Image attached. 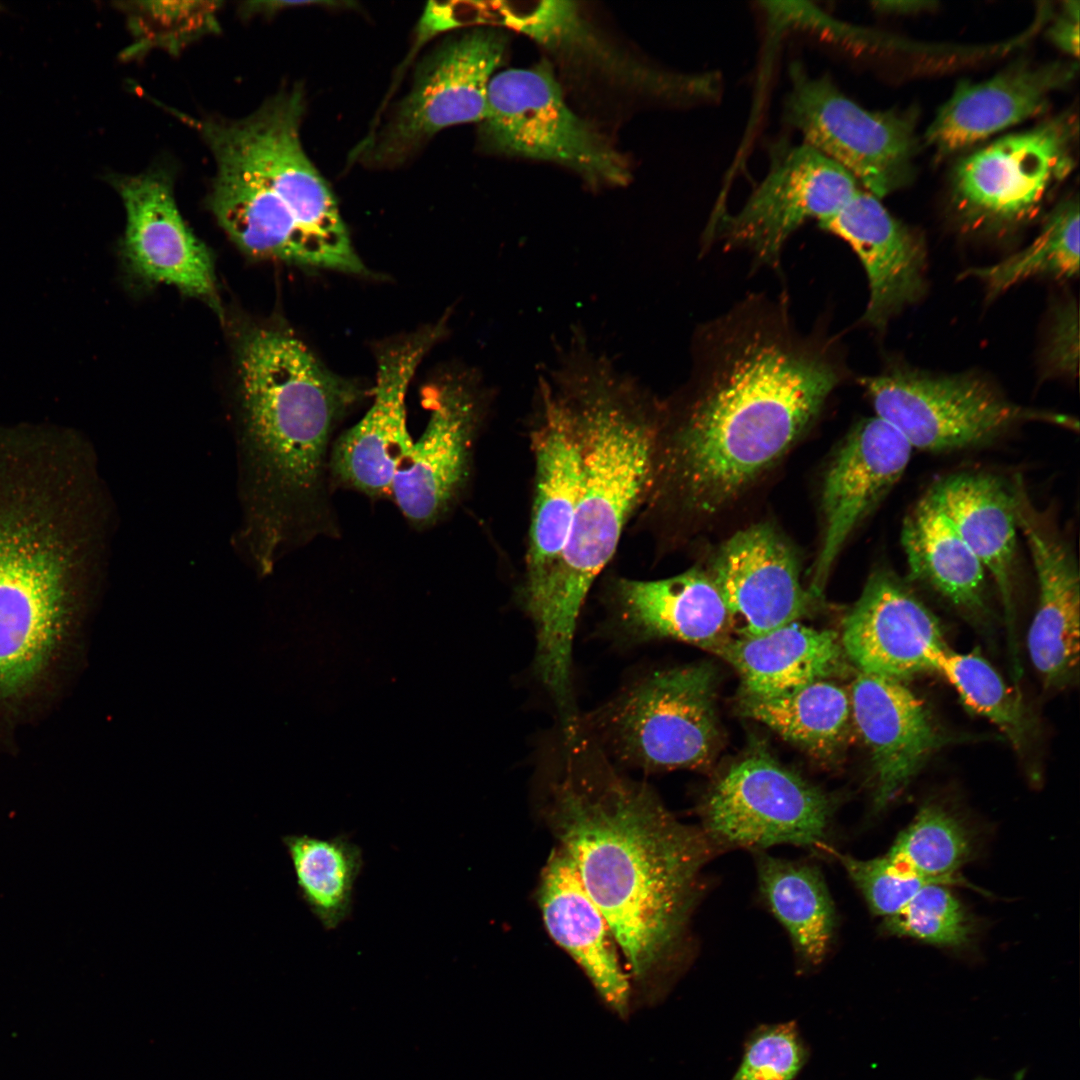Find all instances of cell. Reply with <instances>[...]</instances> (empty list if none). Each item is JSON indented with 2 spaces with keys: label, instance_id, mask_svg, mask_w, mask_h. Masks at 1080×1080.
<instances>
[{
  "label": "cell",
  "instance_id": "cell-1",
  "mask_svg": "<svg viewBox=\"0 0 1080 1080\" xmlns=\"http://www.w3.org/2000/svg\"><path fill=\"white\" fill-rule=\"evenodd\" d=\"M785 302L753 296L699 330L689 398L657 440L648 498L711 515L815 420L840 383L831 337L802 335Z\"/></svg>",
  "mask_w": 1080,
  "mask_h": 1080
},
{
  "label": "cell",
  "instance_id": "cell-2",
  "mask_svg": "<svg viewBox=\"0 0 1080 1080\" xmlns=\"http://www.w3.org/2000/svg\"><path fill=\"white\" fill-rule=\"evenodd\" d=\"M539 811L611 928L635 1009L657 1004L688 961L704 869L721 851L604 760L567 764Z\"/></svg>",
  "mask_w": 1080,
  "mask_h": 1080
},
{
  "label": "cell",
  "instance_id": "cell-3",
  "mask_svg": "<svg viewBox=\"0 0 1080 1080\" xmlns=\"http://www.w3.org/2000/svg\"><path fill=\"white\" fill-rule=\"evenodd\" d=\"M106 502L65 461L0 446V700L24 695L101 568Z\"/></svg>",
  "mask_w": 1080,
  "mask_h": 1080
},
{
  "label": "cell",
  "instance_id": "cell-4",
  "mask_svg": "<svg viewBox=\"0 0 1080 1080\" xmlns=\"http://www.w3.org/2000/svg\"><path fill=\"white\" fill-rule=\"evenodd\" d=\"M558 368L552 386L568 406L580 439V491L561 562L526 611L535 628V664L551 673L571 667L586 596L614 555L626 523L647 499L660 430L655 402L608 360L586 354Z\"/></svg>",
  "mask_w": 1080,
  "mask_h": 1080
},
{
  "label": "cell",
  "instance_id": "cell-5",
  "mask_svg": "<svg viewBox=\"0 0 1080 1080\" xmlns=\"http://www.w3.org/2000/svg\"><path fill=\"white\" fill-rule=\"evenodd\" d=\"M239 371L242 520L271 537L324 530L336 517L329 477L334 431L362 390L277 328L244 335Z\"/></svg>",
  "mask_w": 1080,
  "mask_h": 1080
},
{
  "label": "cell",
  "instance_id": "cell-6",
  "mask_svg": "<svg viewBox=\"0 0 1080 1080\" xmlns=\"http://www.w3.org/2000/svg\"><path fill=\"white\" fill-rule=\"evenodd\" d=\"M304 106L302 90L295 87L240 120L190 122L214 158L234 163L288 206L333 270L362 273L364 265L336 200L302 147L299 131Z\"/></svg>",
  "mask_w": 1080,
  "mask_h": 1080
},
{
  "label": "cell",
  "instance_id": "cell-7",
  "mask_svg": "<svg viewBox=\"0 0 1080 1080\" xmlns=\"http://www.w3.org/2000/svg\"><path fill=\"white\" fill-rule=\"evenodd\" d=\"M717 680L704 662L654 672L598 712L595 730L608 751L631 767L709 769L722 739Z\"/></svg>",
  "mask_w": 1080,
  "mask_h": 1080
},
{
  "label": "cell",
  "instance_id": "cell-8",
  "mask_svg": "<svg viewBox=\"0 0 1080 1080\" xmlns=\"http://www.w3.org/2000/svg\"><path fill=\"white\" fill-rule=\"evenodd\" d=\"M860 384L875 416L894 427L912 449L947 452L982 446L1030 422L1078 429L1073 417L1016 404L976 375L896 367L863 377Z\"/></svg>",
  "mask_w": 1080,
  "mask_h": 1080
},
{
  "label": "cell",
  "instance_id": "cell-9",
  "mask_svg": "<svg viewBox=\"0 0 1080 1080\" xmlns=\"http://www.w3.org/2000/svg\"><path fill=\"white\" fill-rule=\"evenodd\" d=\"M483 149L565 166L591 184L624 185L625 158L565 102L550 63L494 75L480 122Z\"/></svg>",
  "mask_w": 1080,
  "mask_h": 1080
},
{
  "label": "cell",
  "instance_id": "cell-10",
  "mask_svg": "<svg viewBox=\"0 0 1080 1080\" xmlns=\"http://www.w3.org/2000/svg\"><path fill=\"white\" fill-rule=\"evenodd\" d=\"M835 809L829 794L758 749L714 782L698 814L700 828L721 852L791 844L830 854Z\"/></svg>",
  "mask_w": 1080,
  "mask_h": 1080
},
{
  "label": "cell",
  "instance_id": "cell-11",
  "mask_svg": "<svg viewBox=\"0 0 1080 1080\" xmlns=\"http://www.w3.org/2000/svg\"><path fill=\"white\" fill-rule=\"evenodd\" d=\"M1078 121L1062 113L1001 137L954 167L952 204L968 228L1003 232L1030 221L1074 166Z\"/></svg>",
  "mask_w": 1080,
  "mask_h": 1080
},
{
  "label": "cell",
  "instance_id": "cell-12",
  "mask_svg": "<svg viewBox=\"0 0 1080 1080\" xmlns=\"http://www.w3.org/2000/svg\"><path fill=\"white\" fill-rule=\"evenodd\" d=\"M789 80L784 120L805 144L879 199L910 181L916 147L912 114L867 110L828 75L814 77L800 62L791 63Z\"/></svg>",
  "mask_w": 1080,
  "mask_h": 1080
},
{
  "label": "cell",
  "instance_id": "cell-13",
  "mask_svg": "<svg viewBox=\"0 0 1080 1080\" xmlns=\"http://www.w3.org/2000/svg\"><path fill=\"white\" fill-rule=\"evenodd\" d=\"M845 169L805 144L777 145L767 174L736 213L719 211L706 240L749 251L776 266L784 244L801 225L836 213L858 191Z\"/></svg>",
  "mask_w": 1080,
  "mask_h": 1080
},
{
  "label": "cell",
  "instance_id": "cell-14",
  "mask_svg": "<svg viewBox=\"0 0 1080 1080\" xmlns=\"http://www.w3.org/2000/svg\"><path fill=\"white\" fill-rule=\"evenodd\" d=\"M506 48L507 36L492 28H475L441 43L419 65L410 92L371 144L370 159L394 164L444 128L481 122L490 80Z\"/></svg>",
  "mask_w": 1080,
  "mask_h": 1080
},
{
  "label": "cell",
  "instance_id": "cell-15",
  "mask_svg": "<svg viewBox=\"0 0 1080 1080\" xmlns=\"http://www.w3.org/2000/svg\"><path fill=\"white\" fill-rule=\"evenodd\" d=\"M436 330L423 331L386 348L378 357L373 402L364 416L333 442L329 458L331 485L371 499L391 497L394 479L411 453L405 398Z\"/></svg>",
  "mask_w": 1080,
  "mask_h": 1080
},
{
  "label": "cell",
  "instance_id": "cell-16",
  "mask_svg": "<svg viewBox=\"0 0 1080 1080\" xmlns=\"http://www.w3.org/2000/svg\"><path fill=\"white\" fill-rule=\"evenodd\" d=\"M535 489L521 599L527 611L543 595L567 546L580 491L582 456L572 414L545 379L532 430Z\"/></svg>",
  "mask_w": 1080,
  "mask_h": 1080
},
{
  "label": "cell",
  "instance_id": "cell-17",
  "mask_svg": "<svg viewBox=\"0 0 1080 1080\" xmlns=\"http://www.w3.org/2000/svg\"><path fill=\"white\" fill-rule=\"evenodd\" d=\"M425 400L427 425L413 442L391 494L408 523L422 530L445 520L461 500L482 417L479 398L463 383L433 387Z\"/></svg>",
  "mask_w": 1080,
  "mask_h": 1080
},
{
  "label": "cell",
  "instance_id": "cell-18",
  "mask_svg": "<svg viewBox=\"0 0 1080 1080\" xmlns=\"http://www.w3.org/2000/svg\"><path fill=\"white\" fill-rule=\"evenodd\" d=\"M840 642L859 672L901 682L937 671L949 650L937 617L888 568L868 577L843 620Z\"/></svg>",
  "mask_w": 1080,
  "mask_h": 1080
},
{
  "label": "cell",
  "instance_id": "cell-19",
  "mask_svg": "<svg viewBox=\"0 0 1080 1080\" xmlns=\"http://www.w3.org/2000/svg\"><path fill=\"white\" fill-rule=\"evenodd\" d=\"M912 451L905 438L877 416L860 421L843 441L823 482V534L812 569V596L823 591L854 529L903 476Z\"/></svg>",
  "mask_w": 1080,
  "mask_h": 1080
},
{
  "label": "cell",
  "instance_id": "cell-20",
  "mask_svg": "<svg viewBox=\"0 0 1080 1080\" xmlns=\"http://www.w3.org/2000/svg\"><path fill=\"white\" fill-rule=\"evenodd\" d=\"M1018 530L1032 558L1038 601L1027 635L1031 662L1047 689L1077 679L1080 582L1071 546L1031 504L1021 481L1014 484Z\"/></svg>",
  "mask_w": 1080,
  "mask_h": 1080
},
{
  "label": "cell",
  "instance_id": "cell-21",
  "mask_svg": "<svg viewBox=\"0 0 1080 1080\" xmlns=\"http://www.w3.org/2000/svg\"><path fill=\"white\" fill-rule=\"evenodd\" d=\"M733 617L739 636L755 637L797 622L812 594L800 581L791 545L772 526L752 525L728 538L709 571Z\"/></svg>",
  "mask_w": 1080,
  "mask_h": 1080
},
{
  "label": "cell",
  "instance_id": "cell-22",
  "mask_svg": "<svg viewBox=\"0 0 1080 1080\" xmlns=\"http://www.w3.org/2000/svg\"><path fill=\"white\" fill-rule=\"evenodd\" d=\"M113 184L126 211L124 249L133 271L146 281L214 301L211 255L185 224L169 177L150 171L118 177Z\"/></svg>",
  "mask_w": 1080,
  "mask_h": 1080
},
{
  "label": "cell",
  "instance_id": "cell-23",
  "mask_svg": "<svg viewBox=\"0 0 1080 1080\" xmlns=\"http://www.w3.org/2000/svg\"><path fill=\"white\" fill-rule=\"evenodd\" d=\"M849 694L852 723L870 754L874 809L881 811L945 744L946 736L901 681L860 672Z\"/></svg>",
  "mask_w": 1080,
  "mask_h": 1080
},
{
  "label": "cell",
  "instance_id": "cell-24",
  "mask_svg": "<svg viewBox=\"0 0 1080 1080\" xmlns=\"http://www.w3.org/2000/svg\"><path fill=\"white\" fill-rule=\"evenodd\" d=\"M537 899L550 937L581 968L603 1005L620 1020H628L635 1010L633 988L620 949L560 847L552 850L543 867Z\"/></svg>",
  "mask_w": 1080,
  "mask_h": 1080
},
{
  "label": "cell",
  "instance_id": "cell-25",
  "mask_svg": "<svg viewBox=\"0 0 1080 1080\" xmlns=\"http://www.w3.org/2000/svg\"><path fill=\"white\" fill-rule=\"evenodd\" d=\"M613 621L631 641L673 639L715 654L734 620L709 571L692 568L658 580L619 578L610 590Z\"/></svg>",
  "mask_w": 1080,
  "mask_h": 1080
},
{
  "label": "cell",
  "instance_id": "cell-26",
  "mask_svg": "<svg viewBox=\"0 0 1080 1080\" xmlns=\"http://www.w3.org/2000/svg\"><path fill=\"white\" fill-rule=\"evenodd\" d=\"M1078 63L1015 64L982 82L963 81L940 107L926 144L945 156L1044 112L1054 92L1078 73Z\"/></svg>",
  "mask_w": 1080,
  "mask_h": 1080
},
{
  "label": "cell",
  "instance_id": "cell-27",
  "mask_svg": "<svg viewBox=\"0 0 1080 1080\" xmlns=\"http://www.w3.org/2000/svg\"><path fill=\"white\" fill-rule=\"evenodd\" d=\"M846 241L867 275L869 301L863 321L882 329L924 292L922 240L896 220L875 197L858 191L836 213L818 223Z\"/></svg>",
  "mask_w": 1080,
  "mask_h": 1080
},
{
  "label": "cell",
  "instance_id": "cell-28",
  "mask_svg": "<svg viewBox=\"0 0 1080 1080\" xmlns=\"http://www.w3.org/2000/svg\"><path fill=\"white\" fill-rule=\"evenodd\" d=\"M951 520L998 589L1006 620L1014 676L1021 674L1015 640L1017 550L1013 486L980 472H961L938 481L927 493Z\"/></svg>",
  "mask_w": 1080,
  "mask_h": 1080
},
{
  "label": "cell",
  "instance_id": "cell-29",
  "mask_svg": "<svg viewBox=\"0 0 1080 1080\" xmlns=\"http://www.w3.org/2000/svg\"><path fill=\"white\" fill-rule=\"evenodd\" d=\"M738 672L742 696L771 698L842 671L845 654L833 630L797 622L755 637L731 638L717 653Z\"/></svg>",
  "mask_w": 1080,
  "mask_h": 1080
},
{
  "label": "cell",
  "instance_id": "cell-30",
  "mask_svg": "<svg viewBox=\"0 0 1080 1080\" xmlns=\"http://www.w3.org/2000/svg\"><path fill=\"white\" fill-rule=\"evenodd\" d=\"M901 544L913 580L970 616L987 611L984 567L928 494L906 514Z\"/></svg>",
  "mask_w": 1080,
  "mask_h": 1080
},
{
  "label": "cell",
  "instance_id": "cell-31",
  "mask_svg": "<svg viewBox=\"0 0 1080 1080\" xmlns=\"http://www.w3.org/2000/svg\"><path fill=\"white\" fill-rule=\"evenodd\" d=\"M759 891L787 931L802 966L820 965L835 934V907L821 870L812 863L753 851Z\"/></svg>",
  "mask_w": 1080,
  "mask_h": 1080
},
{
  "label": "cell",
  "instance_id": "cell-32",
  "mask_svg": "<svg viewBox=\"0 0 1080 1080\" xmlns=\"http://www.w3.org/2000/svg\"><path fill=\"white\" fill-rule=\"evenodd\" d=\"M740 709L818 759L838 755L853 724L850 694L827 679L777 697L741 695Z\"/></svg>",
  "mask_w": 1080,
  "mask_h": 1080
},
{
  "label": "cell",
  "instance_id": "cell-33",
  "mask_svg": "<svg viewBox=\"0 0 1080 1080\" xmlns=\"http://www.w3.org/2000/svg\"><path fill=\"white\" fill-rule=\"evenodd\" d=\"M297 893L324 929H336L352 912L354 888L363 866L361 848L344 835L282 837Z\"/></svg>",
  "mask_w": 1080,
  "mask_h": 1080
},
{
  "label": "cell",
  "instance_id": "cell-34",
  "mask_svg": "<svg viewBox=\"0 0 1080 1080\" xmlns=\"http://www.w3.org/2000/svg\"><path fill=\"white\" fill-rule=\"evenodd\" d=\"M975 835L954 810L935 800L918 809L884 856L899 871L951 886L967 885L957 871L975 855Z\"/></svg>",
  "mask_w": 1080,
  "mask_h": 1080
},
{
  "label": "cell",
  "instance_id": "cell-35",
  "mask_svg": "<svg viewBox=\"0 0 1080 1080\" xmlns=\"http://www.w3.org/2000/svg\"><path fill=\"white\" fill-rule=\"evenodd\" d=\"M1079 272V201H1061L1048 215L1039 235L1023 250L1001 262L969 269L966 276L982 281L995 297L1035 276L1069 279Z\"/></svg>",
  "mask_w": 1080,
  "mask_h": 1080
},
{
  "label": "cell",
  "instance_id": "cell-36",
  "mask_svg": "<svg viewBox=\"0 0 1080 1080\" xmlns=\"http://www.w3.org/2000/svg\"><path fill=\"white\" fill-rule=\"evenodd\" d=\"M936 672L951 683L968 709L997 726L1017 752L1027 751L1034 726L1022 697L1008 688L978 652L949 649L939 659Z\"/></svg>",
  "mask_w": 1080,
  "mask_h": 1080
},
{
  "label": "cell",
  "instance_id": "cell-37",
  "mask_svg": "<svg viewBox=\"0 0 1080 1080\" xmlns=\"http://www.w3.org/2000/svg\"><path fill=\"white\" fill-rule=\"evenodd\" d=\"M221 6L219 1L117 2L132 38L121 59L133 60L153 49L180 54L194 41L220 31Z\"/></svg>",
  "mask_w": 1080,
  "mask_h": 1080
},
{
  "label": "cell",
  "instance_id": "cell-38",
  "mask_svg": "<svg viewBox=\"0 0 1080 1080\" xmlns=\"http://www.w3.org/2000/svg\"><path fill=\"white\" fill-rule=\"evenodd\" d=\"M881 928L889 935L950 949L969 947L977 932L972 914L943 884L923 887L897 913L884 918Z\"/></svg>",
  "mask_w": 1080,
  "mask_h": 1080
},
{
  "label": "cell",
  "instance_id": "cell-39",
  "mask_svg": "<svg viewBox=\"0 0 1080 1080\" xmlns=\"http://www.w3.org/2000/svg\"><path fill=\"white\" fill-rule=\"evenodd\" d=\"M807 1055L796 1022L762 1025L748 1038L731 1080H792Z\"/></svg>",
  "mask_w": 1080,
  "mask_h": 1080
},
{
  "label": "cell",
  "instance_id": "cell-40",
  "mask_svg": "<svg viewBox=\"0 0 1080 1080\" xmlns=\"http://www.w3.org/2000/svg\"><path fill=\"white\" fill-rule=\"evenodd\" d=\"M830 854L842 864L870 910L882 919L897 913L923 887L930 884H942L901 872L885 856L862 860L841 854L834 849Z\"/></svg>",
  "mask_w": 1080,
  "mask_h": 1080
},
{
  "label": "cell",
  "instance_id": "cell-41",
  "mask_svg": "<svg viewBox=\"0 0 1080 1080\" xmlns=\"http://www.w3.org/2000/svg\"><path fill=\"white\" fill-rule=\"evenodd\" d=\"M1046 352L1050 372L1073 375L1078 367V311L1069 303L1056 314Z\"/></svg>",
  "mask_w": 1080,
  "mask_h": 1080
},
{
  "label": "cell",
  "instance_id": "cell-42",
  "mask_svg": "<svg viewBox=\"0 0 1080 1080\" xmlns=\"http://www.w3.org/2000/svg\"><path fill=\"white\" fill-rule=\"evenodd\" d=\"M1079 2L1064 3L1062 14L1049 30L1050 39L1066 53L1078 57L1079 52Z\"/></svg>",
  "mask_w": 1080,
  "mask_h": 1080
},
{
  "label": "cell",
  "instance_id": "cell-43",
  "mask_svg": "<svg viewBox=\"0 0 1080 1080\" xmlns=\"http://www.w3.org/2000/svg\"><path fill=\"white\" fill-rule=\"evenodd\" d=\"M930 4L934 3L926 1H886L874 3L875 8L879 11L892 13H913L922 9H928Z\"/></svg>",
  "mask_w": 1080,
  "mask_h": 1080
},
{
  "label": "cell",
  "instance_id": "cell-44",
  "mask_svg": "<svg viewBox=\"0 0 1080 1080\" xmlns=\"http://www.w3.org/2000/svg\"><path fill=\"white\" fill-rule=\"evenodd\" d=\"M1025 1076H1026V1069L1022 1068V1069L1018 1070L1014 1074L1013 1080H1024ZM976 1080H994V1079L985 1078V1077H978Z\"/></svg>",
  "mask_w": 1080,
  "mask_h": 1080
},
{
  "label": "cell",
  "instance_id": "cell-45",
  "mask_svg": "<svg viewBox=\"0 0 1080 1080\" xmlns=\"http://www.w3.org/2000/svg\"><path fill=\"white\" fill-rule=\"evenodd\" d=\"M4 9V6L0 3V12Z\"/></svg>",
  "mask_w": 1080,
  "mask_h": 1080
}]
</instances>
